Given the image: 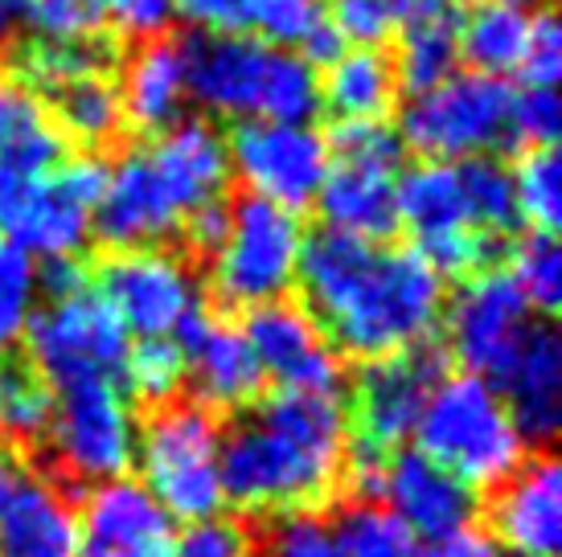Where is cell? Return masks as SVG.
I'll return each instance as SVG.
<instances>
[{
  "label": "cell",
  "mask_w": 562,
  "mask_h": 557,
  "mask_svg": "<svg viewBox=\"0 0 562 557\" xmlns=\"http://www.w3.org/2000/svg\"><path fill=\"white\" fill-rule=\"evenodd\" d=\"M296 287L341 361L361 365L427 349L448 304L443 278L411 247L333 230L308 234Z\"/></svg>",
  "instance_id": "cell-1"
},
{
  "label": "cell",
  "mask_w": 562,
  "mask_h": 557,
  "mask_svg": "<svg viewBox=\"0 0 562 557\" xmlns=\"http://www.w3.org/2000/svg\"><path fill=\"white\" fill-rule=\"evenodd\" d=\"M341 394L271 389L222 434V504L243 521L325 512L345 492Z\"/></svg>",
  "instance_id": "cell-2"
},
{
  "label": "cell",
  "mask_w": 562,
  "mask_h": 557,
  "mask_svg": "<svg viewBox=\"0 0 562 557\" xmlns=\"http://www.w3.org/2000/svg\"><path fill=\"white\" fill-rule=\"evenodd\" d=\"M231 156L214 120H181L108 164L91 234L108 250L169 247L202 205L226 202Z\"/></svg>",
  "instance_id": "cell-3"
},
{
  "label": "cell",
  "mask_w": 562,
  "mask_h": 557,
  "mask_svg": "<svg viewBox=\"0 0 562 557\" xmlns=\"http://www.w3.org/2000/svg\"><path fill=\"white\" fill-rule=\"evenodd\" d=\"M186 46L189 99L226 124H308L321 111V70L304 54L247 33H193Z\"/></svg>",
  "instance_id": "cell-4"
},
{
  "label": "cell",
  "mask_w": 562,
  "mask_h": 557,
  "mask_svg": "<svg viewBox=\"0 0 562 557\" xmlns=\"http://www.w3.org/2000/svg\"><path fill=\"white\" fill-rule=\"evenodd\" d=\"M415 451L472 492H493L526 464L530 443L501 389L472 373H443L415 422Z\"/></svg>",
  "instance_id": "cell-5"
},
{
  "label": "cell",
  "mask_w": 562,
  "mask_h": 557,
  "mask_svg": "<svg viewBox=\"0 0 562 557\" xmlns=\"http://www.w3.org/2000/svg\"><path fill=\"white\" fill-rule=\"evenodd\" d=\"M222 418L193 398L153 406L136 431V480L172 521L193 525L222 512Z\"/></svg>",
  "instance_id": "cell-6"
},
{
  "label": "cell",
  "mask_w": 562,
  "mask_h": 557,
  "mask_svg": "<svg viewBox=\"0 0 562 557\" xmlns=\"http://www.w3.org/2000/svg\"><path fill=\"white\" fill-rule=\"evenodd\" d=\"M308 230L300 214L259 197H231L226 234L205 259V292L231 311H255L296 292Z\"/></svg>",
  "instance_id": "cell-7"
},
{
  "label": "cell",
  "mask_w": 562,
  "mask_h": 557,
  "mask_svg": "<svg viewBox=\"0 0 562 557\" xmlns=\"http://www.w3.org/2000/svg\"><path fill=\"white\" fill-rule=\"evenodd\" d=\"M136 402L120 382H79L54 389L49 427L37 447L46 451L49 480L70 488L120 480L136 459Z\"/></svg>",
  "instance_id": "cell-8"
},
{
  "label": "cell",
  "mask_w": 562,
  "mask_h": 557,
  "mask_svg": "<svg viewBox=\"0 0 562 557\" xmlns=\"http://www.w3.org/2000/svg\"><path fill=\"white\" fill-rule=\"evenodd\" d=\"M103 156H66L49 172L0 181V242L37 263L79 259L103 193Z\"/></svg>",
  "instance_id": "cell-9"
},
{
  "label": "cell",
  "mask_w": 562,
  "mask_h": 557,
  "mask_svg": "<svg viewBox=\"0 0 562 557\" xmlns=\"http://www.w3.org/2000/svg\"><path fill=\"white\" fill-rule=\"evenodd\" d=\"M509 111H514V87L505 78L456 70L443 82L411 94L398 111V139L406 152L419 160H476V156H501L509 148Z\"/></svg>",
  "instance_id": "cell-10"
},
{
  "label": "cell",
  "mask_w": 562,
  "mask_h": 557,
  "mask_svg": "<svg viewBox=\"0 0 562 557\" xmlns=\"http://www.w3.org/2000/svg\"><path fill=\"white\" fill-rule=\"evenodd\" d=\"M403 139L391 124H337L328 136V172L316 193L325 230L386 242L398 230Z\"/></svg>",
  "instance_id": "cell-11"
},
{
  "label": "cell",
  "mask_w": 562,
  "mask_h": 557,
  "mask_svg": "<svg viewBox=\"0 0 562 557\" xmlns=\"http://www.w3.org/2000/svg\"><path fill=\"white\" fill-rule=\"evenodd\" d=\"M91 278V292L108 304L127 341H177L205 311L202 275L177 247L108 250Z\"/></svg>",
  "instance_id": "cell-12"
},
{
  "label": "cell",
  "mask_w": 562,
  "mask_h": 557,
  "mask_svg": "<svg viewBox=\"0 0 562 557\" xmlns=\"http://www.w3.org/2000/svg\"><path fill=\"white\" fill-rule=\"evenodd\" d=\"M21 344H25L30 370L49 389L79 386V382H120L127 349H132L120 320L91 287L42 299Z\"/></svg>",
  "instance_id": "cell-13"
},
{
  "label": "cell",
  "mask_w": 562,
  "mask_h": 557,
  "mask_svg": "<svg viewBox=\"0 0 562 557\" xmlns=\"http://www.w3.org/2000/svg\"><path fill=\"white\" fill-rule=\"evenodd\" d=\"M231 181L243 197H259L288 214L316 205L328 172V136L308 124H235L226 136Z\"/></svg>",
  "instance_id": "cell-14"
},
{
  "label": "cell",
  "mask_w": 562,
  "mask_h": 557,
  "mask_svg": "<svg viewBox=\"0 0 562 557\" xmlns=\"http://www.w3.org/2000/svg\"><path fill=\"white\" fill-rule=\"evenodd\" d=\"M439 377H443V361L431 344L415 353L366 361L349 386V406H345L349 447L374 451V455L403 451Z\"/></svg>",
  "instance_id": "cell-15"
},
{
  "label": "cell",
  "mask_w": 562,
  "mask_h": 557,
  "mask_svg": "<svg viewBox=\"0 0 562 557\" xmlns=\"http://www.w3.org/2000/svg\"><path fill=\"white\" fill-rule=\"evenodd\" d=\"M439 328L448 337L452 361H460V373L497 382V373L533 328V311L505 271H484L464 278L460 292L443 304Z\"/></svg>",
  "instance_id": "cell-16"
},
{
  "label": "cell",
  "mask_w": 562,
  "mask_h": 557,
  "mask_svg": "<svg viewBox=\"0 0 562 557\" xmlns=\"http://www.w3.org/2000/svg\"><path fill=\"white\" fill-rule=\"evenodd\" d=\"M247 344L263 382L276 389H304V394H341L345 361L316 325V316L300 299H276L247 311L243 320Z\"/></svg>",
  "instance_id": "cell-17"
},
{
  "label": "cell",
  "mask_w": 562,
  "mask_h": 557,
  "mask_svg": "<svg viewBox=\"0 0 562 557\" xmlns=\"http://www.w3.org/2000/svg\"><path fill=\"white\" fill-rule=\"evenodd\" d=\"M488 537L505 557H559L562 471L550 451H530L488 500Z\"/></svg>",
  "instance_id": "cell-18"
},
{
  "label": "cell",
  "mask_w": 562,
  "mask_h": 557,
  "mask_svg": "<svg viewBox=\"0 0 562 557\" xmlns=\"http://www.w3.org/2000/svg\"><path fill=\"white\" fill-rule=\"evenodd\" d=\"M378 504L403 521L419 545H436L443 537H456L464 528L476 525V509L481 500L469 484H460L452 471H443L419 451H394L386 467H382V484H378Z\"/></svg>",
  "instance_id": "cell-19"
},
{
  "label": "cell",
  "mask_w": 562,
  "mask_h": 557,
  "mask_svg": "<svg viewBox=\"0 0 562 557\" xmlns=\"http://www.w3.org/2000/svg\"><path fill=\"white\" fill-rule=\"evenodd\" d=\"M177 341L186 353V386L193 389V402L214 414H243L263 398V370L250 353L243 325L202 311Z\"/></svg>",
  "instance_id": "cell-20"
},
{
  "label": "cell",
  "mask_w": 562,
  "mask_h": 557,
  "mask_svg": "<svg viewBox=\"0 0 562 557\" xmlns=\"http://www.w3.org/2000/svg\"><path fill=\"white\" fill-rule=\"evenodd\" d=\"M177 521L148 496L140 480L87 488L79 509V557H169Z\"/></svg>",
  "instance_id": "cell-21"
},
{
  "label": "cell",
  "mask_w": 562,
  "mask_h": 557,
  "mask_svg": "<svg viewBox=\"0 0 562 557\" xmlns=\"http://www.w3.org/2000/svg\"><path fill=\"white\" fill-rule=\"evenodd\" d=\"M493 386L517 418L526 443H550L562 422V341L550 320H533Z\"/></svg>",
  "instance_id": "cell-22"
},
{
  "label": "cell",
  "mask_w": 562,
  "mask_h": 557,
  "mask_svg": "<svg viewBox=\"0 0 562 557\" xmlns=\"http://www.w3.org/2000/svg\"><path fill=\"white\" fill-rule=\"evenodd\" d=\"M124 127L140 136H157L165 127L181 124L189 107V70L186 46L172 37H148L127 54L124 75L115 82Z\"/></svg>",
  "instance_id": "cell-23"
},
{
  "label": "cell",
  "mask_w": 562,
  "mask_h": 557,
  "mask_svg": "<svg viewBox=\"0 0 562 557\" xmlns=\"http://www.w3.org/2000/svg\"><path fill=\"white\" fill-rule=\"evenodd\" d=\"M0 557H79V504L58 480L33 471L0 512Z\"/></svg>",
  "instance_id": "cell-24"
},
{
  "label": "cell",
  "mask_w": 562,
  "mask_h": 557,
  "mask_svg": "<svg viewBox=\"0 0 562 557\" xmlns=\"http://www.w3.org/2000/svg\"><path fill=\"white\" fill-rule=\"evenodd\" d=\"M398 75L378 46H345L321 75V107L333 124H386L398 107Z\"/></svg>",
  "instance_id": "cell-25"
},
{
  "label": "cell",
  "mask_w": 562,
  "mask_h": 557,
  "mask_svg": "<svg viewBox=\"0 0 562 557\" xmlns=\"http://www.w3.org/2000/svg\"><path fill=\"white\" fill-rule=\"evenodd\" d=\"M70 148L58 136L46 103L16 75L0 70V181H21L49 172Z\"/></svg>",
  "instance_id": "cell-26"
},
{
  "label": "cell",
  "mask_w": 562,
  "mask_h": 557,
  "mask_svg": "<svg viewBox=\"0 0 562 557\" xmlns=\"http://www.w3.org/2000/svg\"><path fill=\"white\" fill-rule=\"evenodd\" d=\"M235 33L259 37L276 49L304 54L308 62H328L345 49L328 21L325 0H238Z\"/></svg>",
  "instance_id": "cell-27"
},
{
  "label": "cell",
  "mask_w": 562,
  "mask_h": 557,
  "mask_svg": "<svg viewBox=\"0 0 562 557\" xmlns=\"http://www.w3.org/2000/svg\"><path fill=\"white\" fill-rule=\"evenodd\" d=\"M460 16L464 9L456 0H427L398 30V54L391 62L403 91L419 94L460 70Z\"/></svg>",
  "instance_id": "cell-28"
},
{
  "label": "cell",
  "mask_w": 562,
  "mask_h": 557,
  "mask_svg": "<svg viewBox=\"0 0 562 557\" xmlns=\"http://www.w3.org/2000/svg\"><path fill=\"white\" fill-rule=\"evenodd\" d=\"M42 103H46L58 136L66 139V148H79L82 156H103V148H111L124 136V107H120L111 70L70 78L58 91H49Z\"/></svg>",
  "instance_id": "cell-29"
},
{
  "label": "cell",
  "mask_w": 562,
  "mask_h": 557,
  "mask_svg": "<svg viewBox=\"0 0 562 557\" xmlns=\"http://www.w3.org/2000/svg\"><path fill=\"white\" fill-rule=\"evenodd\" d=\"M526 33H530L526 9L501 4V0H481L460 16V58L476 75H514L517 58L526 49Z\"/></svg>",
  "instance_id": "cell-30"
},
{
  "label": "cell",
  "mask_w": 562,
  "mask_h": 557,
  "mask_svg": "<svg viewBox=\"0 0 562 557\" xmlns=\"http://www.w3.org/2000/svg\"><path fill=\"white\" fill-rule=\"evenodd\" d=\"M111 46L94 33V37H79V42H37L16 49L13 70L37 99H46L49 91H58L63 82L82 75H108L111 70Z\"/></svg>",
  "instance_id": "cell-31"
},
{
  "label": "cell",
  "mask_w": 562,
  "mask_h": 557,
  "mask_svg": "<svg viewBox=\"0 0 562 557\" xmlns=\"http://www.w3.org/2000/svg\"><path fill=\"white\" fill-rule=\"evenodd\" d=\"M54 389L30 370L25 356H0V443L25 451L37 447L49 427Z\"/></svg>",
  "instance_id": "cell-32"
},
{
  "label": "cell",
  "mask_w": 562,
  "mask_h": 557,
  "mask_svg": "<svg viewBox=\"0 0 562 557\" xmlns=\"http://www.w3.org/2000/svg\"><path fill=\"white\" fill-rule=\"evenodd\" d=\"M341 557H423L415 533L378 500H349L328 512Z\"/></svg>",
  "instance_id": "cell-33"
},
{
  "label": "cell",
  "mask_w": 562,
  "mask_h": 557,
  "mask_svg": "<svg viewBox=\"0 0 562 557\" xmlns=\"http://www.w3.org/2000/svg\"><path fill=\"white\" fill-rule=\"evenodd\" d=\"M514 177L517 226L533 234H554L562 226V160L554 148H526L509 164Z\"/></svg>",
  "instance_id": "cell-34"
},
{
  "label": "cell",
  "mask_w": 562,
  "mask_h": 557,
  "mask_svg": "<svg viewBox=\"0 0 562 557\" xmlns=\"http://www.w3.org/2000/svg\"><path fill=\"white\" fill-rule=\"evenodd\" d=\"M460 189H464V205H469L472 226L488 238L505 242L517 230V205H514V177L501 156H476V160H460Z\"/></svg>",
  "instance_id": "cell-35"
},
{
  "label": "cell",
  "mask_w": 562,
  "mask_h": 557,
  "mask_svg": "<svg viewBox=\"0 0 562 557\" xmlns=\"http://www.w3.org/2000/svg\"><path fill=\"white\" fill-rule=\"evenodd\" d=\"M509 283H514L521 299L530 304L533 316L550 320L562 304V250L554 234L526 230L517 242H509Z\"/></svg>",
  "instance_id": "cell-36"
},
{
  "label": "cell",
  "mask_w": 562,
  "mask_h": 557,
  "mask_svg": "<svg viewBox=\"0 0 562 557\" xmlns=\"http://www.w3.org/2000/svg\"><path fill=\"white\" fill-rule=\"evenodd\" d=\"M120 386H124L132 402H177L186 394V353H181V341H136L127 349Z\"/></svg>",
  "instance_id": "cell-37"
},
{
  "label": "cell",
  "mask_w": 562,
  "mask_h": 557,
  "mask_svg": "<svg viewBox=\"0 0 562 557\" xmlns=\"http://www.w3.org/2000/svg\"><path fill=\"white\" fill-rule=\"evenodd\" d=\"M37 304H42L37 263L9 242H0V356H9L25 341V328H30Z\"/></svg>",
  "instance_id": "cell-38"
},
{
  "label": "cell",
  "mask_w": 562,
  "mask_h": 557,
  "mask_svg": "<svg viewBox=\"0 0 562 557\" xmlns=\"http://www.w3.org/2000/svg\"><path fill=\"white\" fill-rule=\"evenodd\" d=\"M427 0H333L328 21L345 46H382Z\"/></svg>",
  "instance_id": "cell-39"
},
{
  "label": "cell",
  "mask_w": 562,
  "mask_h": 557,
  "mask_svg": "<svg viewBox=\"0 0 562 557\" xmlns=\"http://www.w3.org/2000/svg\"><path fill=\"white\" fill-rule=\"evenodd\" d=\"M169 557H263L259 554V533L243 516H205L193 525L177 528Z\"/></svg>",
  "instance_id": "cell-40"
},
{
  "label": "cell",
  "mask_w": 562,
  "mask_h": 557,
  "mask_svg": "<svg viewBox=\"0 0 562 557\" xmlns=\"http://www.w3.org/2000/svg\"><path fill=\"white\" fill-rule=\"evenodd\" d=\"M263 557H341V545L333 537L328 512H300L271 521L267 537H259Z\"/></svg>",
  "instance_id": "cell-41"
},
{
  "label": "cell",
  "mask_w": 562,
  "mask_h": 557,
  "mask_svg": "<svg viewBox=\"0 0 562 557\" xmlns=\"http://www.w3.org/2000/svg\"><path fill=\"white\" fill-rule=\"evenodd\" d=\"M21 25L37 42H79L99 33L103 13H99V0H33Z\"/></svg>",
  "instance_id": "cell-42"
},
{
  "label": "cell",
  "mask_w": 562,
  "mask_h": 557,
  "mask_svg": "<svg viewBox=\"0 0 562 557\" xmlns=\"http://www.w3.org/2000/svg\"><path fill=\"white\" fill-rule=\"evenodd\" d=\"M517 78L521 87H538V91H554L562 78V30L547 9L530 13V33H526V49L517 58Z\"/></svg>",
  "instance_id": "cell-43"
},
{
  "label": "cell",
  "mask_w": 562,
  "mask_h": 557,
  "mask_svg": "<svg viewBox=\"0 0 562 557\" xmlns=\"http://www.w3.org/2000/svg\"><path fill=\"white\" fill-rule=\"evenodd\" d=\"M562 127V107L554 91L521 87L514 91V111H509V148H554Z\"/></svg>",
  "instance_id": "cell-44"
},
{
  "label": "cell",
  "mask_w": 562,
  "mask_h": 557,
  "mask_svg": "<svg viewBox=\"0 0 562 557\" xmlns=\"http://www.w3.org/2000/svg\"><path fill=\"white\" fill-rule=\"evenodd\" d=\"M99 13L115 33L148 42V37H165L177 16V0H99Z\"/></svg>",
  "instance_id": "cell-45"
},
{
  "label": "cell",
  "mask_w": 562,
  "mask_h": 557,
  "mask_svg": "<svg viewBox=\"0 0 562 557\" xmlns=\"http://www.w3.org/2000/svg\"><path fill=\"white\" fill-rule=\"evenodd\" d=\"M423 557H505L497 549V542L481 533V528L472 525L464 533H456V537H443L436 545H423Z\"/></svg>",
  "instance_id": "cell-46"
},
{
  "label": "cell",
  "mask_w": 562,
  "mask_h": 557,
  "mask_svg": "<svg viewBox=\"0 0 562 557\" xmlns=\"http://www.w3.org/2000/svg\"><path fill=\"white\" fill-rule=\"evenodd\" d=\"M30 476H33V467H30V459H25V451L0 443V512L9 509V500L25 488Z\"/></svg>",
  "instance_id": "cell-47"
},
{
  "label": "cell",
  "mask_w": 562,
  "mask_h": 557,
  "mask_svg": "<svg viewBox=\"0 0 562 557\" xmlns=\"http://www.w3.org/2000/svg\"><path fill=\"white\" fill-rule=\"evenodd\" d=\"M30 4H33V0H0V16H9V21H21Z\"/></svg>",
  "instance_id": "cell-48"
},
{
  "label": "cell",
  "mask_w": 562,
  "mask_h": 557,
  "mask_svg": "<svg viewBox=\"0 0 562 557\" xmlns=\"http://www.w3.org/2000/svg\"><path fill=\"white\" fill-rule=\"evenodd\" d=\"M501 4H514V9H526V13H533L542 0H501Z\"/></svg>",
  "instance_id": "cell-49"
}]
</instances>
